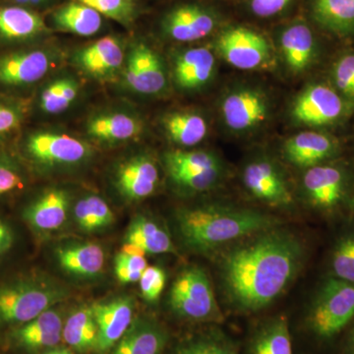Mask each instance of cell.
I'll use <instances>...</instances> for the list:
<instances>
[{"mask_svg":"<svg viewBox=\"0 0 354 354\" xmlns=\"http://www.w3.org/2000/svg\"><path fill=\"white\" fill-rule=\"evenodd\" d=\"M215 16L195 4L177 7L164 21L162 30L169 38L181 43H190L208 36L215 29Z\"/></svg>","mask_w":354,"mask_h":354,"instance_id":"cell-19","label":"cell"},{"mask_svg":"<svg viewBox=\"0 0 354 354\" xmlns=\"http://www.w3.org/2000/svg\"><path fill=\"white\" fill-rule=\"evenodd\" d=\"M281 50L286 64L295 72L309 67L315 55V39L308 26H290L281 37Z\"/></svg>","mask_w":354,"mask_h":354,"instance_id":"cell-28","label":"cell"},{"mask_svg":"<svg viewBox=\"0 0 354 354\" xmlns=\"http://www.w3.org/2000/svg\"><path fill=\"white\" fill-rule=\"evenodd\" d=\"M15 241L12 227L6 221L0 218V260L6 257L11 250Z\"/></svg>","mask_w":354,"mask_h":354,"instance_id":"cell-46","label":"cell"},{"mask_svg":"<svg viewBox=\"0 0 354 354\" xmlns=\"http://www.w3.org/2000/svg\"><path fill=\"white\" fill-rule=\"evenodd\" d=\"M242 180L248 192L261 202L278 208H290L293 205L285 176L271 160L260 158L249 162Z\"/></svg>","mask_w":354,"mask_h":354,"instance_id":"cell-13","label":"cell"},{"mask_svg":"<svg viewBox=\"0 0 354 354\" xmlns=\"http://www.w3.org/2000/svg\"><path fill=\"white\" fill-rule=\"evenodd\" d=\"M22 183L23 177L19 169L7 158L0 156V196L13 192Z\"/></svg>","mask_w":354,"mask_h":354,"instance_id":"cell-43","label":"cell"},{"mask_svg":"<svg viewBox=\"0 0 354 354\" xmlns=\"http://www.w3.org/2000/svg\"><path fill=\"white\" fill-rule=\"evenodd\" d=\"M62 339L77 353H86L97 348V328L92 306L76 310L67 318Z\"/></svg>","mask_w":354,"mask_h":354,"instance_id":"cell-29","label":"cell"},{"mask_svg":"<svg viewBox=\"0 0 354 354\" xmlns=\"http://www.w3.org/2000/svg\"><path fill=\"white\" fill-rule=\"evenodd\" d=\"M74 218L86 232H95L111 227L114 223L113 212L108 203L97 195H88L74 206Z\"/></svg>","mask_w":354,"mask_h":354,"instance_id":"cell-33","label":"cell"},{"mask_svg":"<svg viewBox=\"0 0 354 354\" xmlns=\"http://www.w3.org/2000/svg\"><path fill=\"white\" fill-rule=\"evenodd\" d=\"M216 48L227 64L241 70L260 68L272 57L267 39L243 27L230 28L223 32L216 41Z\"/></svg>","mask_w":354,"mask_h":354,"instance_id":"cell-10","label":"cell"},{"mask_svg":"<svg viewBox=\"0 0 354 354\" xmlns=\"http://www.w3.org/2000/svg\"><path fill=\"white\" fill-rule=\"evenodd\" d=\"M176 315L193 321L220 320L221 314L208 274L200 267H188L177 276L169 292Z\"/></svg>","mask_w":354,"mask_h":354,"instance_id":"cell-6","label":"cell"},{"mask_svg":"<svg viewBox=\"0 0 354 354\" xmlns=\"http://www.w3.org/2000/svg\"><path fill=\"white\" fill-rule=\"evenodd\" d=\"M22 120L23 113L20 108L0 102V139L17 130Z\"/></svg>","mask_w":354,"mask_h":354,"instance_id":"cell-44","label":"cell"},{"mask_svg":"<svg viewBox=\"0 0 354 354\" xmlns=\"http://www.w3.org/2000/svg\"><path fill=\"white\" fill-rule=\"evenodd\" d=\"M15 3L19 6H38V4L43 3L46 0H13Z\"/></svg>","mask_w":354,"mask_h":354,"instance_id":"cell-48","label":"cell"},{"mask_svg":"<svg viewBox=\"0 0 354 354\" xmlns=\"http://www.w3.org/2000/svg\"><path fill=\"white\" fill-rule=\"evenodd\" d=\"M304 259V244L283 228L249 237L221 259V281L228 299L242 311L265 308L288 288Z\"/></svg>","mask_w":354,"mask_h":354,"instance_id":"cell-1","label":"cell"},{"mask_svg":"<svg viewBox=\"0 0 354 354\" xmlns=\"http://www.w3.org/2000/svg\"><path fill=\"white\" fill-rule=\"evenodd\" d=\"M55 64V53L44 48L11 51L0 55V85L24 88L41 81Z\"/></svg>","mask_w":354,"mask_h":354,"instance_id":"cell-11","label":"cell"},{"mask_svg":"<svg viewBox=\"0 0 354 354\" xmlns=\"http://www.w3.org/2000/svg\"><path fill=\"white\" fill-rule=\"evenodd\" d=\"M66 291L38 277L0 285V327L7 330L29 322L64 299Z\"/></svg>","mask_w":354,"mask_h":354,"instance_id":"cell-3","label":"cell"},{"mask_svg":"<svg viewBox=\"0 0 354 354\" xmlns=\"http://www.w3.org/2000/svg\"><path fill=\"white\" fill-rule=\"evenodd\" d=\"M27 157L41 167H70L86 162L92 155L87 142L50 131H37L28 135L24 142Z\"/></svg>","mask_w":354,"mask_h":354,"instance_id":"cell-7","label":"cell"},{"mask_svg":"<svg viewBox=\"0 0 354 354\" xmlns=\"http://www.w3.org/2000/svg\"><path fill=\"white\" fill-rule=\"evenodd\" d=\"M344 111V101L335 91L317 84L305 88L292 106L297 122L309 127H323L339 120Z\"/></svg>","mask_w":354,"mask_h":354,"instance_id":"cell-14","label":"cell"},{"mask_svg":"<svg viewBox=\"0 0 354 354\" xmlns=\"http://www.w3.org/2000/svg\"><path fill=\"white\" fill-rule=\"evenodd\" d=\"M94 9L102 16L128 27L137 15L135 0H76Z\"/></svg>","mask_w":354,"mask_h":354,"instance_id":"cell-38","label":"cell"},{"mask_svg":"<svg viewBox=\"0 0 354 354\" xmlns=\"http://www.w3.org/2000/svg\"><path fill=\"white\" fill-rule=\"evenodd\" d=\"M92 310L97 328L95 351L100 353H109L131 326L134 301L131 297H121L93 304Z\"/></svg>","mask_w":354,"mask_h":354,"instance_id":"cell-15","label":"cell"},{"mask_svg":"<svg viewBox=\"0 0 354 354\" xmlns=\"http://www.w3.org/2000/svg\"><path fill=\"white\" fill-rule=\"evenodd\" d=\"M124 245L134 247L143 253L152 255L176 253L167 230L145 216H137L133 218L125 234Z\"/></svg>","mask_w":354,"mask_h":354,"instance_id":"cell-26","label":"cell"},{"mask_svg":"<svg viewBox=\"0 0 354 354\" xmlns=\"http://www.w3.org/2000/svg\"><path fill=\"white\" fill-rule=\"evenodd\" d=\"M51 21L55 29L82 37L97 34L102 26L101 14L78 1L60 6L53 13Z\"/></svg>","mask_w":354,"mask_h":354,"instance_id":"cell-27","label":"cell"},{"mask_svg":"<svg viewBox=\"0 0 354 354\" xmlns=\"http://www.w3.org/2000/svg\"><path fill=\"white\" fill-rule=\"evenodd\" d=\"M334 81L342 95L354 100V55H344L335 64Z\"/></svg>","mask_w":354,"mask_h":354,"instance_id":"cell-42","label":"cell"},{"mask_svg":"<svg viewBox=\"0 0 354 354\" xmlns=\"http://www.w3.org/2000/svg\"><path fill=\"white\" fill-rule=\"evenodd\" d=\"M330 277L354 283V225L344 230L330 253Z\"/></svg>","mask_w":354,"mask_h":354,"instance_id":"cell-36","label":"cell"},{"mask_svg":"<svg viewBox=\"0 0 354 354\" xmlns=\"http://www.w3.org/2000/svg\"><path fill=\"white\" fill-rule=\"evenodd\" d=\"M176 354H237L232 342L221 334H209L186 342Z\"/></svg>","mask_w":354,"mask_h":354,"instance_id":"cell-39","label":"cell"},{"mask_svg":"<svg viewBox=\"0 0 354 354\" xmlns=\"http://www.w3.org/2000/svg\"><path fill=\"white\" fill-rule=\"evenodd\" d=\"M162 125L171 142L183 147L197 145L208 133V125L204 118L190 111H176L167 114L165 116Z\"/></svg>","mask_w":354,"mask_h":354,"instance_id":"cell-30","label":"cell"},{"mask_svg":"<svg viewBox=\"0 0 354 354\" xmlns=\"http://www.w3.org/2000/svg\"><path fill=\"white\" fill-rule=\"evenodd\" d=\"M314 17L337 34L354 31V0H313Z\"/></svg>","mask_w":354,"mask_h":354,"instance_id":"cell-32","label":"cell"},{"mask_svg":"<svg viewBox=\"0 0 354 354\" xmlns=\"http://www.w3.org/2000/svg\"><path fill=\"white\" fill-rule=\"evenodd\" d=\"M291 0H250L251 9L259 17H271L283 11Z\"/></svg>","mask_w":354,"mask_h":354,"instance_id":"cell-45","label":"cell"},{"mask_svg":"<svg viewBox=\"0 0 354 354\" xmlns=\"http://www.w3.org/2000/svg\"><path fill=\"white\" fill-rule=\"evenodd\" d=\"M302 189L309 206L322 215H342L353 207L351 176L342 165L310 167L302 178Z\"/></svg>","mask_w":354,"mask_h":354,"instance_id":"cell-5","label":"cell"},{"mask_svg":"<svg viewBox=\"0 0 354 354\" xmlns=\"http://www.w3.org/2000/svg\"><path fill=\"white\" fill-rule=\"evenodd\" d=\"M167 342V333L157 323L137 319L115 344L113 354H162Z\"/></svg>","mask_w":354,"mask_h":354,"instance_id":"cell-25","label":"cell"},{"mask_svg":"<svg viewBox=\"0 0 354 354\" xmlns=\"http://www.w3.org/2000/svg\"><path fill=\"white\" fill-rule=\"evenodd\" d=\"M69 206L70 196L66 190L50 188L26 206L23 220L38 234L55 232L64 225Z\"/></svg>","mask_w":354,"mask_h":354,"instance_id":"cell-18","label":"cell"},{"mask_svg":"<svg viewBox=\"0 0 354 354\" xmlns=\"http://www.w3.org/2000/svg\"><path fill=\"white\" fill-rule=\"evenodd\" d=\"M346 354H354V326L349 332L348 341H346Z\"/></svg>","mask_w":354,"mask_h":354,"instance_id":"cell-47","label":"cell"},{"mask_svg":"<svg viewBox=\"0 0 354 354\" xmlns=\"http://www.w3.org/2000/svg\"><path fill=\"white\" fill-rule=\"evenodd\" d=\"M64 326L60 312L50 308L29 322L7 330L6 342L15 353L38 354L59 344Z\"/></svg>","mask_w":354,"mask_h":354,"instance_id":"cell-9","label":"cell"},{"mask_svg":"<svg viewBox=\"0 0 354 354\" xmlns=\"http://www.w3.org/2000/svg\"><path fill=\"white\" fill-rule=\"evenodd\" d=\"M221 113L228 128L237 132L248 131L264 122L269 113V102L260 91L241 88L225 97Z\"/></svg>","mask_w":354,"mask_h":354,"instance_id":"cell-16","label":"cell"},{"mask_svg":"<svg viewBox=\"0 0 354 354\" xmlns=\"http://www.w3.org/2000/svg\"><path fill=\"white\" fill-rule=\"evenodd\" d=\"M123 84L136 94L157 95L167 87L164 62L157 51L145 43L133 44L123 66Z\"/></svg>","mask_w":354,"mask_h":354,"instance_id":"cell-8","label":"cell"},{"mask_svg":"<svg viewBox=\"0 0 354 354\" xmlns=\"http://www.w3.org/2000/svg\"><path fill=\"white\" fill-rule=\"evenodd\" d=\"M88 136L106 144H118L137 138L143 131V123L134 114L108 111L92 116L87 121Z\"/></svg>","mask_w":354,"mask_h":354,"instance_id":"cell-21","label":"cell"},{"mask_svg":"<svg viewBox=\"0 0 354 354\" xmlns=\"http://www.w3.org/2000/svg\"><path fill=\"white\" fill-rule=\"evenodd\" d=\"M354 319V283L328 277L310 306L307 324L319 339H330Z\"/></svg>","mask_w":354,"mask_h":354,"instance_id":"cell-4","label":"cell"},{"mask_svg":"<svg viewBox=\"0 0 354 354\" xmlns=\"http://www.w3.org/2000/svg\"><path fill=\"white\" fill-rule=\"evenodd\" d=\"M176 223L184 245L209 253L279 227L281 221L257 209L209 204L179 209Z\"/></svg>","mask_w":354,"mask_h":354,"instance_id":"cell-2","label":"cell"},{"mask_svg":"<svg viewBox=\"0 0 354 354\" xmlns=\"http://www.w3.org/2000/svg\"><path fill=\"white\" fill-rule=\"evenodd\" d=\"M50 31L43 18L24 6L0 7V39L10 43L30 41Z\"/></svg>","mask_w":354,"mask_h":354,"instance_id":"cell-23","label":"cell"},{"mask_svg":"<svg viewBox=\"0 0 354 354\" xmlns=\"http://www.w3.org/2000/svg\"><path fill=\"white\" fill-rule=\"evenodd\" d=\"M167 276L162 268L148 266L139 279L142 295L148 302L157 301L162 295Z\"/></svg>","mask_w":354,"mask_h":354,"instance_id":"cell-41","label":"cell"},{"mask_svg":"<svg viewBox=\"0 0 354 354\" xmlns=\"http://www.w3.org/2000/svg\"><path fill=\"white\" fill-rule=\"evenodd\" d=\"M57 258L64 271L84 278L99 274L106 262L104 249L94 242H77L58 247Z\"/></svg>","mask_w":354,"mask_h":354,"instance_id":"cell-24","label":"cell"},{"mask_svg":"<svg viewBox=\"0 0 354 354\" xmlns=\"http://www.w3.org/2000/svg\"><path fill=\"white\" fill-rule=\"evenodd\" d=\"M215 67V55L208 48L184 50L174 58V81L181 90H198L211 80Z\"/></svg>","mask_w":354,"mask_h":354,"instance_id":"cell-22","label":"cell"},{"mask_svg":"<svg viewBox=\"0 0 354 354\" xmlns=\"http://www.w3.org/2000/svg\"><path fill=\"white\" fill-rule=\"evenodd\" d=\"M44 354H73L69 349L65 348H55L50 349V351H46Z\"/></svg>","mask_w":354,"mask_h":354,"instance_id":"cell-49","label":"cell"},{"mask_svg":"<svg viewBox=\"0 0 354 354\" xmlns=\"http://www.w3.org/2000/svg\"><path fill=\"white\" fill-rule=\"evenodd\" d=\"M250 354H293L286 318L272 319L260 328L251 342Z\"/></svg>","mask_w":354,"mask_h":354,"instance_id":"cell-31","label":"cell"},{"mask_svg":"<svg viewBox=\"0 0 354 354\" xmlns=\"http://www.w3.org/2000/svg\"><path fill=\"white\" fill-rule=\"evenodd\" d=\"M146 254L129 245H123L122 250L114 259V272L121 283L139 281L142 274L148 267Z\"/></svg>","mask_w":354,"mask_h":354,"instance_id":"cell-37","label":"cell"},{"mask_svg":"<svg viewBox=\"0 0 354 354\" xmlns=\"http://www.w3.org/2000/svg\"><path fill=\"white\" fill-rule=\"evenodd\" d=\"M79 91L80 84L72 77H62L51 81L39 95V109L46 114L64 113L76 101Z\"/></svg>","mask_w":354,"mask_h":354,"instance_id":"cell-35","label":"cell"},{"mask_svg":"<svg viewBox=\"0 0 354 354\" xmlns=\"http://www.w3.org/2000/svg\"><path fill=\"white\" fill-rule=\"evenodd\" d=\"M339 151L337 141L326 134L305 131L286 142L283 152L286 160L295 167L308 169L325 164Z\"/></svg>","mask_w":354,"mask_h":354,"instance_id":"cell-20","label":"cell"},{"mask_svg":"<svg viewBox=\"0 0 354 354\" xmlns=\"http://www.w3.org/2000/svg\"><path fill=\"white\" fill-rule=\"evenodd\" d=\"M124 46L118 37L106 36L77 50L73 64L90 78L111 81L122 71L125 64Z\"/></svg>","mask_w":354,"mask_h":354,"instance_id":"cell-12","label":"cell"},{"mask_svg":"<svg viewBox=\"0 0 354 354\" xmlns=\"http://www.w3.org/2000/svg\"><path fill=\"white\" fill-rule=\"evenodd\" d=\"M221 174H223L221 167H218L176 177L171 180L184 192L202 193L215 187L221 180Z\"/></svg>","mask_w":354,"mask_h":354,"instance_id":"cell-40","label":"cell"},{"mask_svg":"<svg viewBox=\"0 0 354 354\" xmlns=\"http://www.w3.org/2000/svg\"><path fill=\"white\" fill-rule=\"evenodd\" d=\"M160 174L150 156L140 155L128 158L118 167L115 174L116 188L130 201L145 199L155 192Z\"/></svg>","mask_w":354,"mask_h":354,"instance_id":"cell-17","label":"cell"},{"mask_svg":"<svg viewBox=\"0 0 354 354\" xmlns=\"http://www.w3.org/2000/svg\"><path fill=\"white\" fill-rule=\"evenodd\" d=\"M164 160L165 169L171 179L221 167L218 158L206 151H171L165 153Z\"/></svg>","mask_w":354,"mask_h":354,"instance_id":"cell-34","label":"cell"}]
</instances>
